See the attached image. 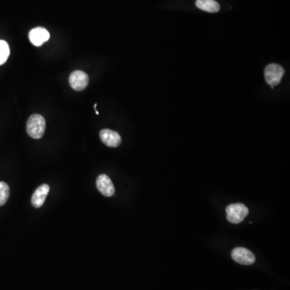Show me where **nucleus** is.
Returning <instances> with one entry per match:
<instances>
[{
    "mask_svg": "<svg viewBox=\"0 0 290 290\" xmlns=\"http://www.w3.org/2000/svg\"><path fill=\"white\" fill-rule=\"evenodd\" d=\"M10 55V48L5 40H0V65L6 62Z\"/></svg>",
    "mask_w": 290,
    "mask_h": 290,
    "instance_id": "obj_11",
    "label": "nucleus"
},
{
    "mask_svg": "<svg viewBox=\"0 0 290 290\" xmlns=\"http://www.w3.org/2000/svg\"><path fill=\"white\" fill-rule=\"evenodd\" d=\"M232 259L243 265H252L256 261V257L251 251L245 248H236L232 250Z\"/></svg>",
    "mask_w": 290,
    "mask_h": 290,
    "instance_id": "obj_4",
    "label": "nucleus"
},
{
    "mask_svg": "<svg viewBox=\"0 0 290 290\" xmlns=\"http://www.w3.org/2000/svg\"><path fill=\"white\" fill-rule=\"evenodd\" d=\"M196 6L207 12L215 13L220 10V6L215 0H196Z\"/></svg>",
    "mask_w": 290,
    "mask_h": 290,
    "instance_id": "obj_10",
    "label": "nucleus"
},
{
    "mask_svg": "<svg viewBox=\"0 0 290 290\" xmlns=\"http://www.w3.org/2000/svg\"><path fill=\"white\" fill-rule=\"evenodd\" d=\"M45 119L40 115L34 114L27 121V132L33 139H40L45 132Z\"/></svg>",
    "mask_w": 290,
    "mask_h": 290,
    "instance_id": "obj_1",
    "label": "nucleus"
},
{
    "mask_svg": "<svg viewBox=\"0 0 290 290\" xmlns=\"http://www.w3.org/2000/svg\"><path fill=\"white\" fill-rule=\"evenodd\" d=\"M96 186L98 191L104 196L111 197L115 194V186L113 185L111 178L106 174L98 176Z\"/></svg>",
    "mask_w": 290,
    "mask_h": 290,
    "instance_id": "obj_6",
    "label": "nucleus"
},
{
    "mask_svg": "<svg viewBox=\"0 0 290 290\" xmlns=\"http://www.w3.org/2000/svg\"><path fill=\"white\" fill-rule=\"evenodd\" d=\"M49 32L44 27H36L31 29L29 32L30 41L35 46H41L44 42L49 40Z\"/></svg>",
    "mask_w": 290,
    "mask_h": 290,
    "instance_id": "obj_8",
    "label": "nucleus"
},
{
    "mask_svg": "<svg viewBox=\"0 0 290 290\" xmlns=\"http://www.w3.org/2000/svg\"><path fill=\"white\" fill-rule=\"evenodd\" d=\"M99 136L102 143L110 148H117L121 144L122 140L119 134L112 130H102Z\"/></svg>",
    "mask_w": 290,
    "mask_h": 290,
    "instance_id": "obj_7",
    "label": "nucleus"
},
{
    "mask_svg": "<svg viewBox=\"0 0 290 290\" xmlns=\"http://www.w3.org/2000/svg\"><path fill=\"white\" fill-rule=\"evenodd\" d=\"M69 84L73 90L81 91L87 87L89 83V77L87 73L82 70H76L69 76Z\"/></svg>",
    "mask_w": 290,
    "mask_h": 290,
    "instance_id": "obj_5",
    "label": "nucleus"
},
{
    "mask_svg": "<svg viewBox=\"0 0 290 290\" xmlns=\"http://www.w3.org/2000/svg\"><path fill=\"white\" fill-rule=\"evenodd\" d=\"M227 219L232 224H238L245 220L249 211L248 207L242 203L231 204L226 209Z\"/></svg>",
    "mask_w": 290,
    "mask_h": 290,
    "instance_id": "obj_2",
    "label": "nucleus"
},
{
    "mask_svg": "<svg viewBox=\"0 0 290 290\" xmlns=\"http://www.w3.org/2000/svg\"><path fill=\"white\" fill-rule=\"evenodd\" d=\"M284 74L285 69L283 67L278 64H270L265 68V80L272 87H274L280 83Z\"/></svg>",
    "mask_w": 290,
    "mask_h": 290,
    "instance_id": "obj_3",
    "label": "nucleus"
},
{
    "mask_svg": "<svg viewBox=\"0 0 290 290\" xmlns=\"http://www.w3.org/2000/svg\"><path fill=\"white\" fill-rule=\"evenodd\" d=\"M10 194V189L7 184L0 182V207H2L7 202Z\"/></svg>",
    "mask_w": 290,
    "mask_h": 290,
    "instance_id": "obj_12",
    "label": "nucleus"
},
{
    "mask_svg": "<svg viewBox=\"0 0 290 290\" xmlns=\"http://www.w3.org/2000/svg\"><path fill=\"white\" fill-rule=\"evenodd\" d=\"M49 186L47 184H44L39 186L31 197V204L36 208H40L45 202L46 198L49 193Z\"/></svg>",
    "mask_w": 290,
    "mask_h": 290,
    "instance_id": "obj_9",
    "label": "nucleus"
}]
</instances>
